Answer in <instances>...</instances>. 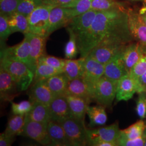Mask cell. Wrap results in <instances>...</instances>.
<instances>
[{
	"label": "cell",
	"mask_w": 146,
	"mask_h": 146,
	"mask_svg": "<svg viewBox=\"0 0 146 146\" xmlns=\"http://www.w3.org/2000/svg\"><path fill=\"white\" fill-rule=\"evenodd\" d=\"M122 55V54L104 64V76L118 82L121 78L128 74Z\"/></svg>",
	"instance_id": "ffe728a7"
},
{
	"label": "cell",
	"mask_w": 146,
	"mask_h": 146,
	"mask_svg": "<svg viewBox=\"0 0 146 146\" xmlns=\"http://www.w3.org/2000/svg\"><path fill=\"white\" fill-rule=\"evenodd\" d=\"M145 72H146V46H143L141 57L129 74L137 80Z\"/></svg>",
	"instance_id": "e575fe53"
},
{
	"label": "cell",
	"mask_w": 146,
	"mask_h": 146,
	"mask_svg": "<svg viewBox=\"0 0 146 146\" xmlns=\"http://www.w3.org/2000/svg\"><path fill=\"white\" fill-rule=\"evenodd\" d=\"M143 136L144 138H146V128H145V131H144V132H143Z\"/></svg>",
	"instance_id": "681fc988"
},
{
	"label": "cell",
	"mask_w": 146,
	"mask_h": 146,
	"mask_svg": "<svg viewBox=\"0 0 146 146\" xmlns=\"http://www.w3.org/2000/svg\"><path fill=\"white\" fill-rule=\"evenodd\" d=\"M105 107L102 105L95 106H89L87 110L90 123L89 127L92 128L95 126L104 125L107 121V115Z\"/></svg>",
	"instance_id": "4316f807"
},
{
	"label": "cell",
	"mask_w": 146,
	"mask_h": 146,
	"mask_svg": "<svg viewBox=\"0 0 146 146\" xmlns=\"http://www.w3.org/2000/svg\"><path fill=\"white\" fill-rule=\"evenodd\" d=\"M117 82L103 76L95 84L93 101L105 107H110L116 95Z\"/></svg>",
	"instance_id": "3957f363"
},
{
	"label": "cell",
	"mask_w": 146,
	"mask_h": 146,
	"mask_svg": "<svg viewBox=\"0 0 146 146\" xmlns=\"http://www.w3.org/2000/svg\"><path fill=\"white\" fill-rule=\"evenodd\" d=\"M20 92L11 74L0 67V98L2 102L12 101Z\"/></svg>",
	"instance_id": "5bb4252c"
},
{
	"label": "cell",
	"mask_w": 146,
	"mask_h": 146,
	"mask_svg": "<svg viewBox=\"0 0 146 146\" xmlns=\"http://www.w3.org/2000/svg\"><path fill=\"white\" fill-rule=\"evenodd\" d=\"M28 95L29 100L34 102H40L49 106L56 97L47 84L46 80H40L31 84Z\"/></svg>",
	"instance_id": "7c38bea8"
},
{
	"label": "cell",
	"mask_w": 146,
	"mask_h": 146,
	"mask_svg": "<svg viewBox=\"0 0 146 146\" xmlns=\"http://www.w3.org/2000/svg\"><path fill=\"white\" fill-rule=\"evenodd\" d=\"M138 89L137 80L128 74L117 82L116 99L117 101H127L138 92Z\"/></svg>",
	"instance_id": "2e32d148"
},
{
	"label": "cell",
	"mask_w": 146,
	"mask_h": 146,
	"mask_svg": "<svg viewBox=\"0 0 146 146\" xmlns=\"http://www.w3.org/2000/svg\"><path fill=\"white\" fill-rule=\"evenodd\" d=\"M144 146H146V138H145V142H144Z\"/></svg>",
	"instance_id": "f907efd6"
},
{
	"label": "cell",
	"mask_w": 146,
	"mask_h": 146,
	"mask_svg": "<svg viewBox=\"0 0 146 146\" xmlns=\"http://www.w3.org/2000/svg\"><path fill=\"white\" fill-rule=\"evenodd\" d=\"M8 20L13 33L21 32L25 34L29 33V25L26 16L15 11L8 16Z\"/></svg>",
	"instance_id": "83f0119b"
},
{
	"label": "cell",
	"mask_w": 146,
	"mask_h": 146,
	"mask_svg": "<svg viewBox=\"0 0 146 146\" xmlns=\"http://www.w3.org/2000/svg\"><path fill=\"white\" fill-rule=\"evenodd\" d=\"M65 96L73 117L84 121L85 115L90 104L86 100L78 96L72 95H65Z\"/></svg>",
	"instance_id": "603a6c76"
},
{
	"label": "cell",
	"mask_w": 146,
	"mask_h": 146,
	"mask_svg": "<svg viewBox=\"0 0 146 146\" xmlns=\"http://www.w3.org/2000/svg\"><path fill=\"white\" fill-rule=\"evenodd\" d=\"M43 5V0H20L15 11L27 17L37 7Z\"/></svg>",
	"instance_id": "1f68e13d"
},
{
	"label": "cell",
	"mask_w": 146,
	"mask_h": 146,
	"mask_svg": "<svg viewBox=\"0 0 146 146\" xmlns=\"http://www.w3.org/2000/svg\"><path fill=\"white\" fill-rule=\"evenodd\" d=\"M84 58L78 60L66 59L63 73L68 79L72 80L75 78H82L84 72Z\"/></svg>",
	"instance_id": "484cf974"
},
{
	"label": "cell",
	"mask_w": 146,
	"mask_h": 146,
	"mask_svg": "<svg viewBox=\"0 0 146 146\" xmlns=\"http://www.w3.org/2000/svg\"><path fill=\"white\" fill-rule=\"evenodd\" d=\"M25 121L48 123L50 121L49 106L40 102H34L31 110L25 115Z\"/></svg>",
	"instance_id": "cb8c5ba5"
},
{
	"label": "cell",
	"mask_w": 146,
	"mask_h": 146,
	"mask_svg": "<svg viewBox=\"0 0 146 146\" xmlns=\"http://www.w3.org/2000/svg\"><path fill=\"white\" fill-rule=\"evenodd\" d=\"M49 110L50 121L61 123L73 117L65 95L55 97L49 105Z\"/></svg>",
	"instance_id": "9a60e30c"
},
{
	"label": "cell",
	"mask_w": 146,
	"mask_h": 146,
	"mask_svg": "<svg viewBox=\"0 0 146 146\" xmlns=\"http://www.w3.org/2000/svg\"><path fill=\"white\" fill-rule=\"evenodd\" d=\"M62 73L63 72L46 64L38 63L33 83H35L40 80H46L55 75Z\"/></svg>",
	"instance_id": "f546056e"
},
{
	"label": "cell",
	"mask_w": 146,
	"mask_h": 146,
	"mask_svg": "<svg viewBox=\"0 0 146 146\" xmlns=\"http://www.w3.org/2000/svg\"><path fill=\"white\" fill-rule=\"evenodd\" d=\"M38 63L46 64L50 67L63 72L66 63V59L57 58L51 55H48L46 54L40 58Z\"/></svg>",
	"instance_id": "d590c367"
},
{
	"label": "cell",
	"mask_w": 146,
	"mask_h": 146,
	"mask_svg": "<svg viewBox=\"0 0 146 146\" xmlns=\"http://www.w3.org/2000/svg\"><path fill=\"white\" fill-rule=\"evenodd\" d=\"M11 111L15 115H26L33 107V102L31 100H23L19 103L11 101Z\"/></svg>",
	"instance_id": "74e56055"
},
{
	"label": "cell",
	"mask_w": 146,
	"mask_h": 146,
	"mask_svg": "<svg viewBox=\"0 0 146 146\" xmlns=\"http://www.w3.org/2000/svg\"><path fill=\"white\" fill-rule=\"evenodd\" d=\"M122 7L114 0H93L91 9L96 11H108Z\"/></svg>",
	"instance_id": "8d00e7d4"
},
{
	"label": "cell",
	"mask_w": 146,
	"mask_h": 146,
	"mask_svg": "<svg viewBox=\"0 0 146 146\" xmlns=\"http://www.w3.org/2000/svg\"><path fill=\"white\" fill-rule=\"evenodd\" d=\"M48 123L33 121H25L21 135L26 136L43 146H52L47 129Z\"/></svg>",
	"instance_id": "9c48e42d"
},
{
	"label": "cell",
	"mask_w": 146,
	"mask_h": 146,
	"mask_svg": "<svg viewBox=\"0 0 146 146\" xmlns=\"http://www.w3.org/2000/svg\"></svg>",
	"instance_id": "11a10c76"
},
{
	"label": "cell",
	"mask_w": 146,
	"mask_h": 146,
	"mask_svg": "<svg viewBox=\"0 0 146 146\" xmlns=\"http://www.w3.org/2000/svg\"><path fill=\"white\" fill-rule=\"evenodd\" d=\"M20 0H0L1 13L7 16L15 11Z\"/></svg>",
	"instance_id": "ab89813d"
},
{
	"label": "cell",
	"mask_w": 146,
	"mask_h": 146,
	"mask_svg": "<svg viewBox=\"0 0 146 146\" xmlns=\"http://www.w3.org/2000/svg\"><path fill=\"white\" fill-rule=\"evenodd\" d=\"M104 73V64L89 55L84 58V72L82 78L94 89L96 82Z\"/></svg>",
	"instance_id": "8fae6325"
},
{
	"label": "cell",
	"mask_w": 146,
	"mask_h": 146,
	"mask_svg": "<svg viewBox=\"0 0 146 146\" xmlns=\"http://www.w3.org/2000/svg\"><path fill=\"white\" fill-rule=\"evenodd\" d=\"M139 14L140 15L143 14H146V6L141 8L140 11H139Z\"/></svg>",
	"instance_id": "7dc6e473"
},
{
	"label": "cell",
	"mask_w": 146,
	"mask_h": 146,
	"mask_svg": "<svg viewBox=\"0 0 146 146\" xmlns=\"http://www.w3.org/2000/svg\"><path fill=\"white\" fill-rule=\"evenodd\" d=\"M66 132L70 146L87 145V128L84 121L71 117L60 123Z\"/></svg>",
	"instance_id": "277c9868"
},
{
	"label": "cell",
	"mask_w": 146,
	"mask_h": 146,
	"mask_svg": "<svg viewBox=\"0 0 146 146\" xmlns=\"http://www.w3.org/2000/svg\"><path fill=\"white\" fill-rule=\"evenodd\" d=\"M98 11L90 9L84 14L76 16L69 21L67 27L75 35L77 42L87 34L92 26Z\"/></svg>",
	"instance_id": "30bf717a"
},
{
	"label": "cell",
	"mask_w": 146,
	"mask_h": 146,
	"mask_svg": "<svg viewBox=\"0 0 146 146\" xmlns=\"http://www.w3.org/2000/svg\"><path fill=\"white\" fill-rule=\"evenodd\" d=\"M126 44L115 42H102L90 52L88 55L104 64L123 54Z\"/></svg>",
	"instance_id": "8992f818"
},
{
	"label": "cell",
	"mask_w": 146,
	"mask_h": 146,
	"mask_svg": "<svg viewBox=\"0 0 146 146\" xmlns=\"http://www.w3.org/2000/svg\"><path fill=\"white\" fill-rule=\"evenodd\" d=\"M79 0H43L44 4L55 7L71 8L76 5Z\"/></svg>",
	"instance_id": "7bdbcfd3"
},
{
	"label": "cell",
	"mask_w": 146,
	"mask_h": 146,
	"mask_svg": "<svg viewBox=\"0 0 146 146\" xmlns=\"http://www.w3.org/2000/svg\"><path fill=\"white\" fill-rule=\"evenodd\" d=\"M145 94H146V92H145Z\"/></svg>",
	"instance_id": "f5cc1de1"
},
{
	"label": "cell",
	"mask_w": 146,
	"mask_h": 146,
	"mask_svg": "<svg viewBox=\"0 0 146 146\" xmlns=\"http://www.w3.org/2000/svg\"><path fill=\"white\" fill-rule=\"evenodd\" d=\"M1 66L11 74L20 93L29 88L33 82L34 73L25 63L1 58Z\"/></svg>",
	"instance_id": "7a4b0ae2"
},
{
	"label": "cell",
	"mask_w": 146,
	"mask_h": 146,
	"mask_svg": "<svg viewBox=\"0 0 146 146\" xmlns=\"http://www.w3.org/2000/svg\"><path fill=\"white\" fill-rule=\"evenodd\" d=\"M70 21L68 8L54 7L49 14L47 36H49L53 32L63 27L67 26Z\"/></svg>",
	"instance_id": "e0dca14e"
},
{
	"label": "cell",
	"mask_w": 146,
	"mask_h": 146,
	"mask_svg": "<svg viewBox=\"0 0 146 146\" xmlns=\"http://www.w3.org/2000/svg\"><path fill=\"white\" fill-rule=\"evenodd\" d=\"M143 1H144V2H145V3H146V0H143Z\"/></svg>",
	"instance_id": "816d5d0a"
},
{
	"label": "cell",
	"mask_w": 146,
	"mask_h": 146,
	"mask_svg": "<svg viewBox=\"0 0 146 146\" xmlns=\"http://www.w3.org/2000/svg\"><path fill=\"white\" fill-rule=\"evenodd\" d=\"M24 35H27L30 42L31 53L30 60L31 69L34 73L40 58L46 54V44L48 37L37 35L31 33H28Z\"/></svg>",
	"instance_id": "4fadbf2b"
},
{
	"label": "cell",
	"mask_w": 146,
	"mask_h": 146,
	"mask_svg": "<svg viewBox=\"0 0 146 146\" xmlns=\"http://www.w3.org/2000/svg\"><path fill=\"white\" fill-rule=\"evenodd\" d=\"M139 94L136 102V111L138 116L143 119L146 117V95L145 92Z\"/></svg>",
	"instance_id": "60d3db41"
},
{
	"label": "cell",
	"mask_w": 146,
	"mask_h": 146,
	"mask_svg": "<svg viewBox=\"0 0 146 146\" xmlns=\"http://www.w3.org/2000/svg\"><path fill=\"white\" fill-rule=\"evenodd\" d=\"M144 142L145 138L143 136L134 139H129L121 135V134L117 141L118 146H144Z\"/></svg>",
	"instance_id": "b9f144b4"
},
{
	"label": "cell",
	"mask_w": 146,
	"mask_h": 146,
	"mask_svg": "<svg viewBox=\"0 0 146 146\" xmlns=\"http://www.w3.org/2000/svg\"><path fill=\"white\" fill-rule=\"evenodd\" d=\"M131 34L141 44L146 46V26L141 16L131 10L127 11Z\"/></svg>",
	"instance_id": "d6986e66"
},
{
	"label": "cell",
	"mask_w": 146,
	"mask_h": 146,
	"mask_svg": "<svg viewBox=\"0 0 146 146\" xmlns=\"http://www.w3.org/2000/svg\"><path fill=\"white\" fill-rule=\"evenodd\" d=\"M141 16V18H142V19L143 20V21L144 22V23H145V24L146 25V14H141L140 15Z\"/></svg>",
	"instance_id": "c3c4849f"
},
{
	"label": "cell",
	"mask_w": 146,
	"mask_h": 146,
	"mask_svg": "<svg viewBox=\"0 0 146 146\" xmlns=\"http://www.w3.org/2000/svg\"><path fill=\"white\" fill-rule=\"evenodd\" d=\"M47 129L52 146H70L66 132L60 123L50 121L48 123Z\"/></svg>",
	"instance_id": "44dd1931"
},
{
	"label": "cell",
	"mask_w": 146,
	"mask_h": 146,
	"mask_svg": "<svg viewBox=\"0 0 146 146\" xmlns=\"http://www.w3.org/2000/svg\"><path fill=\"white\" fill-rule=\"evenodd\" d=\"M15 137L7 135L3 132L0 135V146H11L15 141Z\"/></svg>",
	"instance_id": "ee69618b"
},
{
	"label": "cell",
	"mask_w": 146,
	"mask_h": 146,
	"mask_svg": "<svg viewBox=\"0 0 146 146\" xmlns=\"http://www.w3.org/2000/svg\"><path fill=\"white\" fill-rule=\"evenodd\" d=\"M55 7L44 4L37 7L28 16L29 33L48 37L47 29L49 14Z\"/></svg>",
	"instance_id": "5b68a950"
},
{
	"label": "cell",
	"mask_w": 146,
	"mask_h": 146,
	"mask_svg": "<svg viewBox=\"0 0 146 146\" xmlns=\"http://www.w3.org/2000/svg\"><path fill=\"white\" fill-rule=\"evenodd\" d=\"M11 28L8 23V16L3 13L0 14V38L1 42L7 40L12 34Z\"/></svg>",
	"instance_id": "f35d334b"
},
{
	"label": "cell",
	"mask_w": 146,
	"mask_h": 146,
	"mask_svg": "<svg viewBox=\"0 0 146 146\" xmlns=\"http://www.w3.org/2000/svg\"><path fill=\"white\" fill-rule=\"evenodd\" d=\"M87 145L92 146L98 141L116 142L120 137L121 130L118 123L104 127L86 129Z\"/></svg>",
	"instance_id": "ba28073f"
},
{
	"label": "cell",
	"mask_w": 146,
	"mask_h": 146,
	"mask_svg": "<svg viewBox=\"0 0 146 146\" xmlns=\"http://www.w3.org/2000/svg\"><path fill=\"white\" fill-rule=\"evenodd\" d=\"M92 146H117V143L116 142L108 141H98L94 143Z\"/></svg>",
	"instance_id": "bcb514c9"
},
{
	"label": "cell",
	"mask_w": 146,
	"mask_h": 146,
	"mask_svg": "<svg viewBox=\"0 0 146 146\" xmlns=\"http://www.w3.org/2000/svg\"><path fill=\"white\" fill-rule=\"evenodd\" d=\"M146 127V123L143 120L137 121L125 129L121 130V135L129 139L140 137L143 136Z\"/></svg>",
	"instance_id": "4dcf8cb0"
},
{
	"label": "cell",
	"mask_w": 146,
	"mask_h": 146,
	"mask_svg": "<svg viewBox=\"0 0 146 146\" xmlns=\"http://www.w3.org/2000/svg\"><path fill=\"white\" fill-rule=\"evenodd\" d=\"M94 89L82 78L70 80L65 95H72L86 100L90 104L93 101Z\"/></svg>",
	"instance_id": "ac0fdd59"
},
{
	"label": "cell",
	"mask_w": 146,
	"mask_h": 146,
	"mask_svg": "<svg viewBox=\"0 0 146 146\" xmlns=\"http://www.w3.org/2000/svg\"><path fill=\"white\" fill-rule=\"evenodd\" d=\"M69 80L64 73H60L46 79L47 84L55 96L65 95Z\"/></svg>",
	"instance_id": "d4e9b609"
},
{
	"label": "cell",
	"mask_w": 146,
	"mask_h": 146,
	"mask_svg": "<svg viewBox=\"0 0 146 146\" xmlns=\"http://www.w3.org/2000/svg\"><path fill=\"white\" fill-rule=\"evenodd\" d=\"M30 53V42L28 36L25 35L24 39L20 43L11 47L1 48V58L25 63L31 69Z\"/></svg>",
	"instance_id": "52a82bcc"
},
{
	"label": "cell",
	"mask_w": 146,
	"mask_h": 146,
	"mask_svg": "<svg viewBox=\"0 0 146 146\" xmlns=\"http://www.w3.org/2000/svg\"><path fill=\"white\" fill-rule=\"evenodd\" d=\"M139 89L137 93L145 92L146 91V72L143 73L139 78L137 79Z\"/></svg>",
	"instance_id": "f6af8a7d"
},
{
	"label": "cell",
	"mask_w": 146,
	"mask_h": 146,
	"mask_svg": "<svg viewBox=\"0 0 146 146\" xmlns=\"http://www.w3.org/2000/svg\"><path fill=\"white\" fill-rule=\"evenodd\" d=\"M133 1H138V0H133Z\"/></svg>",
	"instance_id": "db71d44e"
},
{
	"label": "cell",
	"mask_w": 146,
	"mask_h": 146,
	"mask_svg": "<svg viewBox=\"0 0 146 146\" xmlns=\"http://www.w3.org/2000/svg\"><path fill=\"white\" fill-rule=\"evenodd\" d=\"M25 124V115L13 114L9 119L4 133L7 135L15 137L21 135Z\"/></svg>",
	"instance_id": "f1b7e54d"
},
{
	"label": "cell",
	"mask_w": 146,
	"mask_h": 146,
	"mask_svg": "<svg viewBox=\"0 0 146 146\" xmlns=\"http://www.w3.org/2000/svg\"><path fill=\"white\" fill-rule=\"evenodd\" d=\"M92 2L93 0H79L75 6L68 8L69 16L70 20L76 16L90 11Z\"/></svg>",
	"instance_id": "836d02e7"
},
{
	"label": "cell",
	"mask_w": 146,
	"mask_h": 146,
	"mask_svg": "<svg viewBox=\"0 0 146 146\" xmlns=\"http://www.w3.org/2000/svg\"><path fill=\"white\" fill-rule=\"evenodd\" d=\"M69 39L64 47V55L66 59H74L79 52L77 39L73 31L67 27Z\"/></svg>",
	"instance_id": "d6a6232c"
},
{
	"label": "cell",
	"mask_w": 146,
	"mask_h": 146,
	"mask_svg": "<svg viewBox=\"0 0 146 146\" xmlns=\"http://www.w3.org/2000/svg\"><path fill=\"white\" fill-rule=\"evenodd\" d=\"M143 46L139 42L131 44L125 47L122 56L128 74L141 57Z\"/></svg>",
	"instance_id": "7402d4cb"
},
{
	"label": "cell",
	"mask_w": 146,
	"mask_h": 146,
	"mask_svg": "<svg viewBox=\"0 0 146 146\" xmlns=\"http://www.w3.org/2000/svg\"><path fill=\"white\" fill-rule=\"evenodd\" d=\"M127 11L121 7L108 11H98L87 34L78 42L81 58H86L90 52L102 42L127 44L131 42Z\"/></svg>",
	"instance_id": "6da1fadb"
}]
</instances>
